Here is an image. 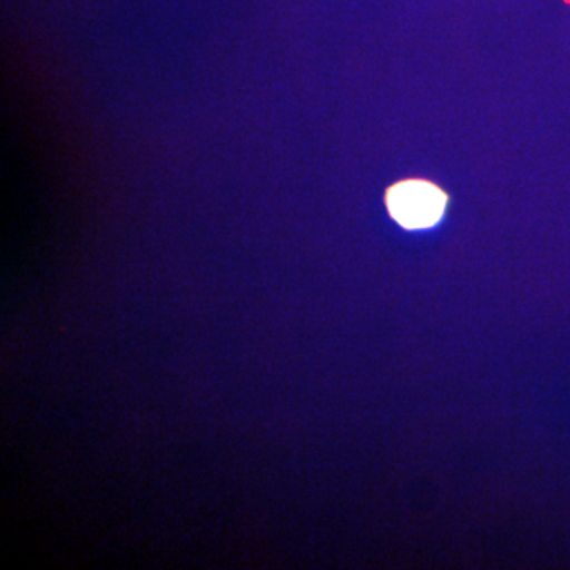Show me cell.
Masks as SVG:
<instances>
[{
	"instance_id": "6da1fadb",
	"label": "cell",
	"mask_w": 570,
	"mask_h": 570,
	"mask_svg": "<svg viewBox=\"0 0 570 570\" xmlns=\"http://www.w3.org/2000/svg\"><path fill=\"white\" fill-rule=\"evenodd\" d=\"M448 197L428 181L397 183L387 194L389 212L409 230L430 228L441 220Z\"/></svg>"
}]
</instances>
